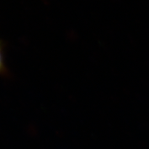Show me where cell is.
<instances>
[{
	"label": "cell",
	"mask_w": 149,
	"mask_h": 149,
	"mask_svg": "<svg viewBox=\"0 0 149 149\" xmlns=\"http://www.w3.org/2000/svg\"><path fill=\"white\" fill-rule=\"evenodd\" d=\"M6 68L4 63L3 53L1 43L0 42V74L2 73H5Z\"/></svg>",
	"instance_id": "1"
}]
</instances>
